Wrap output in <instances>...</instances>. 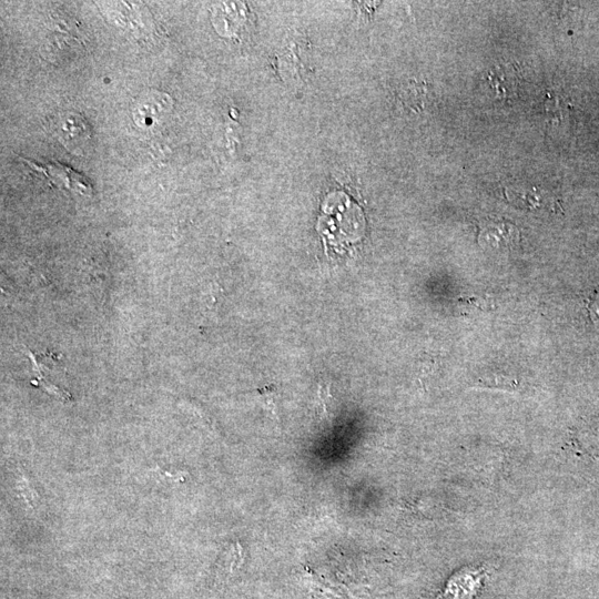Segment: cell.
<instances>
[{"label":"cell","mask_w":599,"mask_h":599,"mask_svg":"<svg viewBox=\"0 0 599 599\" xmlns=\"http://www.w3.org/2000/svg\"><path fill=\"white\" fill-rule=\"evenodd\" d=\"M171 109V99L162 93H150L142 97L135 108L136 124L141 127H152L161 123L167 111Z\"/></svg>","instance_id":"cell-5"},{"label":"cell","mask_w":599,"mask_h":599,"mask_svg":"<svg viewBox=\"0 0 599 599\" xmlns=\"http://www.w3.org/2000/svg\"><path fill=\"white\" fill-rule=\"evenodd\" d=\"M483 79L487 91L497 101L512 103L519 96L522 76L519 67L513 63L492 67Z\"/></svg>","instance_id":"cell-1"},{"label":"cell","mask_w":599,"mask_h":599,"mask_svg":"<svg viewBox=\"0 0 599 599\" xmlns=\"http://www.w3.org/2000/svg\"><path fill=\"white\" fill-rule=\"evenodd\" d=\"M55 134L60 142L71 151L83 148L91 137V130L83 116L64 113L54 121Z\"/></svg>","instance_id":"cell-3"},{"label":"cell","mask_w":599,"mask_h":599,"mask_svg":"<svg viewBox=\"0 0 599 599\" xmlns=\"http://www.w3.org/2000/svg\"><path fill=\"white\" fill-rule=\"evenodd\" d=\"M479 243L493 250H512L520 243V231L512 223L499 220H486L479 231Z\"/></svg>","instance_id":"cell-4"},{"label":"cell","mask_w":599,"mask_h":599,"mask_svg":"<svg viewBox=\"0 0 599 599\" xmlns=\"http://www.w3.org/2000/svg\"><path fill=\"white\" fill-rule=\"evenodd\" d=\"M23 160L26 161L28 166L34 169L36 172H42V174L47 177L52 184L59 188L78 192V194L84 196H90L93 194V187H91L90 181L87 179V177L79 174V172L75 171L74 169L62 164H55V162H50V164L43 165L36 164V162L27 159Z\"/></svg>","instance_id":"cell-2"},{"label":"cell","mask_w":599,"mask_h":599,"mask_svg":"<svg viewBox=\"0 0 599 599\" xmlns=\"http://www.w3.org/2000/svg\"><path fill=\"white\" fill-rule=\"evenodd\" d=\"M403 104L414 111H423L429 105V90L425 84L409 83L401 91Z\"/></svg>","instance_id":"cell-6"},{"label":"cell","mask_w":599,"mask_h":599,"mask_svg":"<svg viewBox=\"0 0 599 599\" xmlns=\"http://www.w3.org/2000/svg\"><path fill=\"white\" fill-rule=\"evenodd\" d=\"M587 309L593 321L599 322V291H595L593 296L587 301Z\"/></svg>","instance_id":"cell-8"},{"label":"cell","mask_w":599,"mask_h":599,"mask_svg":"<svg viewBox=\"0 0 599 599\" xmlns=\"http://www.w3.org/2000/svg\"><path fill=\"white\" fill-rule=\"evenodd\" d=\"M544 108L547 120L554 124H560L570 116V104L556 91L547 93Z\"/></svg>","instance_id":"cell-7"}]
</instances>
